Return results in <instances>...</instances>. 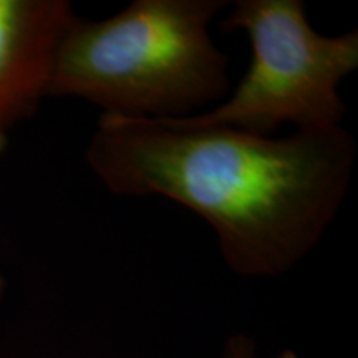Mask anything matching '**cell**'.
<instances>
[{"label": "cell", "instance_id": "7a4b0ae2", "mask_svg": "<svg viewBox=\"0 0 358 358\" xmlns=\"http://www.w3.org/2000/svg\"><path fill=\"white\" fill-rule=\"evenodd\" d=\"M222 0H136L106 20L71 19L57 45L50 96L95 103L103 115L174 120L229 92V58L209 35Z\"/></svg>", "mask_w": 358, "mask_h": 358}, {"label": "cell", "instance_id": "3957f363", "mask_svg": "<svg viewBox=\"0 0 358 358\" xmlns=\"http://www.w3.org/2000/svg\"><path fill=\"white\" fill-rule=\"evenodd\" d=\"M252 45L249 70L208 113L174 118L182 127H227L268 136L282 123L301 131L338 128V85L358 66V34L325 37L308 25L301 0H239L224 20Z\"/></svg>", "mask_w": 358, "mask_h": 358}, {"label": "cell", "instance_id": "6da1fadb", "mask_svg": "<svg viewBox=\"0 0 358 358\" xmlns=\"http://www.w3.org/2000/svg\"><path fill=\"white\" fill-rule=\"evenodd\" d=\"M87 161L113 194L164 196L211 224L236 274H285L337 216L355 141L342 127L287 138L101 115Z\"/></svg>", "mask_w": 358, "mask_h": 358}, {"label": "cell", "instance_id": "5b68a950", "mask_svg": "<svg viewBox=\"0 0 358 358\" xmlns=\"http://www.w3.org/2000/svg\"><path fill=\"white\" fill-rule=\"evenodd\" d=\"M254 343L248 337H234L229 340L226 347L224 358H252Z\"/></svg>", "mask_w": 358, "mask_h": 358}, {"label": "cell", "instance_id": "52a82bcc", "mask_svg": "<svg viewBox=\"0 0 358 358\" xmlns=\"http://www.w3.org/2000/svg\"><path fill=\"white\" fill-rule=\"evenodd\" d=\"M277 358H299L297 355H295V353L294 352H290V350H285V352H282L280 353V355L279 357H277Z\"/></svg>", "mask_w": 358, "mask_h": 358}, {"label": "cell", "instance_id": "8992f818", "mask_svg": "<svg viewBox=\"0 0 358 358\" xmlns=\"http://www.w3.org/2000/svg\"><path fill=\"white\" fill-rule=\"evenodd\" d=\"M3 143H6V133H2L0 131V150H2L3 148ZM3 279L2 277H0V297H2V294H3Z\"/></svg>", "mask_w": 358, "mask_h": 358}, {"label": "cell", "instance_id": "277c9868", "mask_svg": "<svg viewBox=\"0 0 358 358\" xmlns=\"http://www.w3.org/2000/svg\"><path fill=\"white\" fill-rule=\"evenodd\" d=\"M75 17L65 0H0V131L47 96L57 45Z\"/></svg>", "mask_w": 358, "mask_h": 358}]
</instances>
